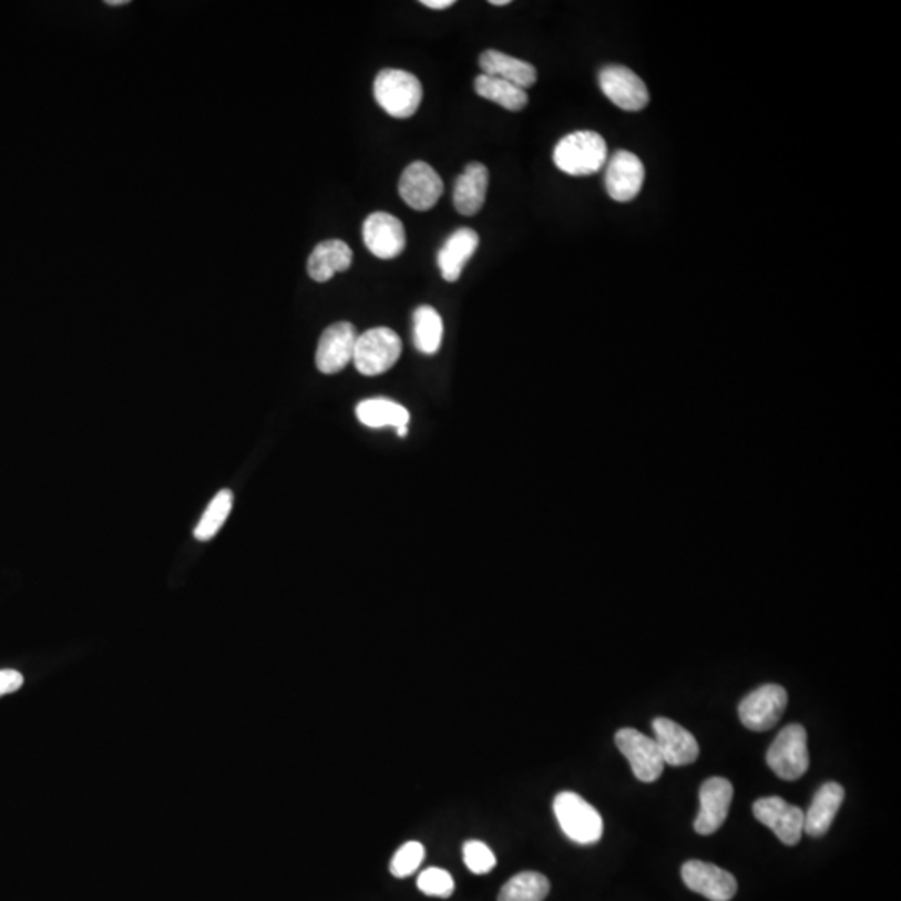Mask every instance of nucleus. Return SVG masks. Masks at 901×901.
<instances>
[{"instance_id":"f257e3e1","label":"nucleus","mask_w":901,"mask_h":901,"mask_svg":"<svg viewBox=\"0 0 901 901\" xmlns=\"http://www.w3.org/2000/svg\"><path fill=\"white\" fill-rule=\"evenodd\" d=\"M553 161L557 170L570 176H593L608 163V145L597 132H571L557 142Z\"/></svg>"},{"instance_id":"f03ea898","label":"nucleus","mask_w":901,"mask_h":901,"mask_svg":"<svg viewBox=\"0 0 901 901\" xmlns=\"http://www.w3.org/2000/svg\"><path fill=\"white\" fill-rule=\"evenodd\" d=\"M375 98L391 117H412L421 105L422 85L411 72L385 69L376 78Z\"/></svg>"},{"instance_id":"7ed1b4c3","label":"nucleus","mask_w":901,"mask_h":901,"mask_svg":"<svg viewBox=\"0 0 901 901\" xmlns=\"http://www.w3.org/2000/svg\"><path fill=\"white\" fill-rule=\"evenodd\" d=\"M553 808L561 830L574 843L593 844L603 837V818L580 795L563 791L554 798Z\"/></svg>"},{"instance_id":"20e7f679","label":"nucleus","mask_w":901,"mask_h":901,"mask_svg":"<svg viewBox=\"0 0 901 901\" xmlns=\"http://www.w3.org/2000/svg\"><path fill=\"white\" fill-rule=\"evenodd\" d=\"M768 767L781 780L795 781L810 768L807 729L801 725H788L778 733L767 755Z\"/></svg>"},{"instance_id":"39448f33","label":"nucleus","mask_w":901,"mask_h":901,"mask_svg":"<svg viewBox=\"0 0 901 901\" xmlns=\"http://www.w3.org/2000/svg\"><path fill=\"white\" fill-rule=\"evenodd\" d=\"M401 352V338L392 329L372 328L358 336L352 362L361 375H385L399 361Z\"/></svg>"},{"instance_id":"423d86ee","label":"nucleus","mask_w":901,"mask_h":901,"mask_svg":"<svg viewBox=\"0 0 901 901\" xmlns=\"http://www.w3.org/2000/svg\"><path fill=\"white\" fill-rule=\"evenodd\" d=\"M788 706V693L780 685H765L743 698L739 719L751 731L764 733L778 725Z\"/></svg>"},{"instance_id":"0eeeda50","label":"nucleus","mask_w":901,"mask_h":901,"mask_svg":"<svg viewBox=\"0 0 901 901\" xmlns=\"http://www.w3.org/2000/svg\"><path fill=\"white\" fill-rule=\"evenodd\" d=\"M616 746L632 765L633 774L643 784H653L662 777L665 760L655 739L635 728H623L616 733Z\"/></svg>"},{"instance_id":"6e6552de","label":"nucleus","mask_w":901,"mask_h":901,"mask_svg":"<svg viewBox=\"0 0 901 901\" xmlns=\"http://www.w3.org/2000/svg\"><path fill=\"white\" fill-rule=\"evenodd\" d=\"M597 81L603 94L623 111L639 112L648 105L649 92L645 81L625 65H605Z\"/></svg>"},{"instance_id":"1a4fd4ad","label":"nucleus","mask_w":901,"mask_h":901,"mask_svg":"<svg viewBox=\"0 0 901 901\" xmlns=\"http://www.w3.org/2000/svg\"><path fill=\"white\" fill-rule=\"evenodd\" d=\"M754 815L760 823L770 828L781 843L794 847L801 840L805 811L780 797L760 798L754 803Z\"/></svg>"},{"instance_id":"9d476101","label":"nucleus","mask_w":901,"mask_h":901,"mask_svg":"<svg viewBox=\"0 0 901 901\" xmlns=\"http://www.w3.org/2000/svg\"><path fill=\"white\" fill-rule=\"evenodd\" d=\"M645 166L636 154L618 151L606 163L605 187L608 196L618 203H629L642 193Z\"/></svg>"},{"instance_id":"9b49d317","label":"nucleus","mask_w":901,"mask_h":901,"mask_svg":"<svg viewBox=\"0 0 901 901\" xmlns=\"http://www.w3.org/2000/svg\"><path fill=\"white\" fill-rule=\"evenodd\" d=\"M444 184L429 164H409L399 180V196L414 211H429L441 199Z\"/></svg>"},{"instance_id":"f8f14e48","label":"nucleus","mask_w":901,"mask_h":901,"mask_svg":"<svg viewBox=\"0 0 901 901\" xmlns=\"http://www.w3.org/2000/svg\"><path fill=\"white\" fill-rule=\"evenodd\" d=\"M682 878L689 890L709 901L733 900L738 891V881L729 871L706 861H686L682 867Z\"/></svg>"},{"instance_id":"ddd939ff","label":"nucleus","mask_w":901,"mask_h":901,"mask_svg":"<svg viewBox=\"0 0 901 901\" xmlns=\"http://www.w3.org/2000/svg\"><path fill=\"white\" fill-rule=\"evenodd\" d=\"M362 239L372 256L382 260L395 259L406 247L405 226L392 214L378 211L366 217Z\"/></svg>"},{"instance_id":"4468645a","label":"nucleus","mask_w":901,"mask_h":901,"mask_svg":"<svg viewBox=\"0 0 901 901\" xmlns=\"http://www.w3.org/2000/svg\"><path fill=\"white\" fill-rule=\"evenodd\" d=\"M358 332L351 322H336L322 332L316 351V366L322 375L342 371L355 356Z\"/></svg>"},{"instance_id":"2eb2a0df","label":"nucleus","mask_w":901,"mask_h":901,"mask_svg":"<svg viewBox=\"0 0 901 901\" xmlns=\"http://www.w3.org/2000/svg\"><path fill=\"white\" fill-rule=\"evenodd\" d=\"M733 800V785L726 778L713 777L699 788V813L695 831L699 835L716 833L728 817Z\"/></svg>"},{"instance_id":"dca6fc26","label":"nucleus","mask_w":901,"mask_h":901,"mask_svg":"<svg viewBox=\"0 0 901 901\" xmlns=\"http://www.w3.org/2000/svg\"><path fill=\"white\" fill-rule=\"evenodd\" d=\"M653 731H655V741L662 751L665 765L685 767V765H692L698 760V741L688 729L683 728L678 723L669 718L653 719Z\"/></svg>"},{"instance_id":"f3484780","label":"nucleus","mask_w":901,"mask_h":901,"mask_svg":"<svg viewBox=\"0 0 901 901\" xmlns=\"http://www.w3.org/2000/svg\"><path fill=\"white\" fill-rule=\"evenodd\" d=\"M480 246V236L471 227H461L454 231L442 244L438 253V267L442 279L457 283L467 267L468 260L474 256Z\"/></svg>"},{"instance_id":"a211bd4d","label":"nucleus","mask_w":901,"mask_h":901,"mask_svg":"<svg viewBox=\"0 0 901 901\" xmlns=\"http://www.w3.org/2000/svg\"><path fill=\"white\" fill-rule=\"evenodd\" d=\"M488 186H490L488 167L481 163L468 164L454 184L453 203L458 213L463 216L480 213L487 201Z\"/></svg>"},{"instance_id":"6ab92c4d","label":"nucleus","mask_w":901,"mask_h":901,"mask_svg":"<svg viewBox=\"0 0 901 901\" xmlns=\"http://www.w3.org/2000/svg\"><path fill=\"white\" fill-rule=\"evenodd\" d=\"M844 800V790L841 785L830 781L825 784L811 801L808 811H805V833L811 838H820L828 833L835 817Z\"/></svg>"},{"instance_id":"aec40b11","label":"nucleus","mask_w":901,"mask_h":901,"mask_svg":"<svg viewBox=\"0 0 901 901\" xmlns=\"http://www.w3.org/2000/svg\"><path fill=\"white\" fill-rule=\"evenodd\" d=\"M480 68L483 74L503 79L518 88H533L537 81V71L530 62L521 61L513 55L504 54L496 49H488L481 54Z\"/></svg>"},{"instance_id":"412c9836","label":"nucleus","mask_w":901,"mask_h":901,"mask_svg":"<svg viewBox=\"0 0 901 901\" xmlns=\"http://www.w3.org/2000/svg\"><path fill=\"white\" fill-rule=\"evenodd\" d=\"M352 250L345 240L329 239L318 244L308 260V273L316 283H328L336 273L351 267Z\"/></svg>"},{"instance_id":"4be33fe9","label":"nucleus","mask_w":901,"mask_h":901,"mask_svg":"<svg viewBox=\"0 0 901 901\" xmlns=\"http://www.w3.org/2000/svg\"><path fill=\"white\" fill-rule=\"evenodd\" d=\"M356 416L368 428H395L396 431L408 428L409 419H411L405 406L381 398L359 402Z\"/></svg>"},{"instance_id":"5701e85b","label":"nucleus","mask_w":901,"mask_h":901,"mask_svg":"<svg viewBox=\"0 0 901 901\" xmlns=\"http://www.w3.org/2000/svg\"><path fill=\"white\" fill-rule=\"evenodd\" d=\"M474 91L487 101L494 102L511 112L523 111L530 101L524 89L487 74H480L474 79Z\"/></svg>"},{"instance_id":"b1692460","label":"nucleus","mask_w":901,"mask_h":901,"mask_svg":"<svg viewBox=\"0 0 901 901\" xmlns=\"http://www.w3.org/2000/svg\"><path fill=\"white\" fill-rule=\"evenodd\" d=\"M442 319L431 306H419L412 315V342L421 355L432 356L441 349Z\"/></svg>"},{"instance_id":"393cba45","label":"nucleus","mask_w":901,"mask_h":901,"mask_svg":"<svg viewBox=\"0 0 901 901\" xmlns=\"http://www.w3.org/2000/svg\"><path fill=\"white\" fill-rule=\"evenodd\" d=\"M550 890V880L544 874L521 871L503 884L498 901H544Z\"/></svg>"},{"instance_id":"a878e982","label":"nucleus","mask_w":901,"mask_h":901,"mask_svg":"<svg viewBox=\"0 0 901 901\" xmlns=\"http://www.w3.org/2000/svg\"><path fill=\"white\" fill-rule=\"evenodd\" d=\"M234 494L229 490L219 491L211 501L207 510L204 511L203 518L197 523L194 530V537L197 541H211L217 533H219L223 524L226 523L231 510H233Z\"/></svg>"},{"instance_id":"bb28decb","label":"nucleus","mask_w":901,"mask_h":901,"mask_svg":"<svg viewBox=\"0 0 901 901\" xmlns=\"http://www.w3.org/2000/svg\"><path fill=\"white\" fill-rule=\"evenodd\" d=\"M424 857V847L419 841H408L396 851L391 864H389V871L396 878L411 877L421 867Z\"/></svg>"},{"instance_id":"cd10ccee","label":"nucleus","mask_w":901,"mask_h":901,"mask_svg":"<svg viewBox=\"0 0 901 901\" xmlns=\"http://www.w3.org/2000/svg\"><path fill=\"white\" fill-rule=\"evenodd\" d=\"M418 888L428 897L449 898L454 891V880L449 871L431 867L419 874Z\"/></svg>"},{"instance_id":"c85d7f7f","label":"nucleus","mask_w":901,"mask_h":901,"mask_svg":"<svg viewBox=\"0 0 901 901\" xmlns=\"http://www.w3.org/2000/svg\"><path fill=\"white\" fill-rule=\"evenodd\" d=\"M463 858L468 870L477 874L490 873L496 867L493 850L480 840H470L464 843Z\"/></svg>"},{"instance_id":"c756f323","label":"nucleus","mask_w":901,"mask_h":901,"mask_svg":"<svg viewBox=\"0 0 901 901\" xmlns=\"http://www.w3.org/2000/svg\"><path fill=\"white\" fill-rule=\"evenodd\" d=\"M24 685V676L16 669H0V696L11 695Z\"/></svg>"},{"instance_id":"7c9ffc66","label":"nucleus","mask_w":901,"mask_h":901,"mask_svg":"<svg viewBox=\"0 0 901 901\" xmlns=\"http://www.w3.org/2000/svg\"><path fill=\"white\" fill-rule=\"evenodd\" d=\"M424 8L434 9V11H442V9L451 8L454 6V0H422Z\"/></svg>"},{"instance_id":"2f4dec72","label":"nucleus","mask_w":901,"mask_h":901,"mask_svg":"<svg viewBox=\"0 0 901 901\" xmlns=\"http://www.w3.org/2000/svg\"><path fill=\"white\" fill-rule=\"evenodd\" d=\"M107 6H125L129 4V0H107L105 2Z\"/></svg>"},{"instance_id":"473e14b6","label":"nucleus","mask_w":901,"mask_h":901,"mask_svg":"<svg viewBox=\"0 0 901 901\" xmlns=\"http://www.w3.org/2000/svg\"><path fill=\"white\" fill-rule=\"evenodd\" d=\"M508 4H510V0H491V6H498V8H504Z\"/></svg>"}]
</instances>
